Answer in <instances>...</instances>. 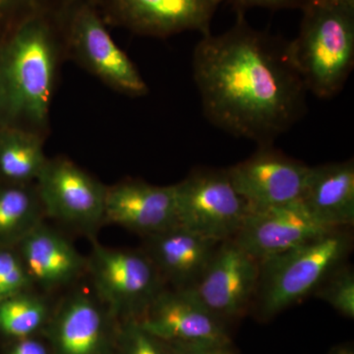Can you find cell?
<instances>
[{"mask_svg":"<svg viewBox=\"0 0 354 354\" xmlns=\"http://www.w3.org/2000/svg\"><path fill=\"white\" fill-rule=\"evenodd\" d=\"M6 354H51L44 335L12 342Z\"/></svg>","mask_w":354,"mask_h":354,"instance_id":"obj_27","label":"cell"},{"mask_svg":"<svg viewBox=\"0 0 354 354\" xmlns=\"http://www.w3.org/2000/svg\"><path fill=\"white\" fill-rule=\"evenodd\" d=\"M316 297L327 302L342 316L354 318V272L342 264L327 277L314 291Z\"/></svg>","mask_w":354,"mask_h":354,"instance_id":"obj_22","label":"cell"},{"mask_svg":"<svg viewBox=\"0 0 354 354\" xmlns=\"http://www.w3.org/2000/svg\"><path fill=\"white\" fill-rule=\"evenodd\" d=\"M35 286L55 290L71 285L87 272V259L64 236L39 223L17 246Z\"/></svg>","mask_w":354,"mask_h":354,"instance_id":"obj_17","label":"cell"},{"mask_svg":"<svg viewBox=\"0 0 354 354\" xmlns=\"http://www.w3.org/2000/svg\"><path fill=\"white\" fill-rule=\"evenodd\" d=\"M44 216L36 186L0 183V246H17Z\"/></svg>","mask_w":354,"mask_h":354,"instance_id":"obj_20","label":"cell"},{"mask_svg":"<svg viewBox=\"0 0 354 354\" xmlns=\"http://www.w3.org/2000/svg\"><path fill=\"white\" fill-rule=\"evenodd\" d=\"M87 259L95 297L120 322L138 320L167 288L157 267L143 250L109 248L93 241Z\"/></svg>","mask_w":354,"mask_h":354,"instance_id":"obj_5","label":"cell"},{"mask_svg":"<svg viewBox=\"0 0 354 354\" xmlns=\"http://www.w3.org/2000/svg\"><path fill=\"white\" fill-rule=\"evenodd\" d=\"M227 2L237 14H244L249 9L266 8L270 10L281 9H302L309 0H223Z\"/></svg>","mask_w":354,"mask_h":354,"instance_id":"obj_25","label":"cell"},{"mask_svg":"<svg viewBox=\"0 0 354 354\" xmlns=\"http://www.w3.org/2000/svg\"><path fill=\"white\" fill-rule=\"evenodd\" d=\"M353 247L351 228L324 232L290 250L261 261L252 306L262 320L301 301L344 264Z\"/></svg>","mask_w":354,"mask_h":354,"instance_id":"obj_4","label":"cell"},{"mask_svg":"<svg viewBox=\"0 0 354 354\" xmlns=\"http://www.w3.org/2000/svg\"><path fill=\"white\" fill-rule=\"evenodd\" d=\"M36 187L44 215L90 236L104 223L106 186L66 158H48Z\"/></svg>","mask_w":354,"mask_h":354,"instance_id":"obj_8","label":"cell"},{"mask_svg":"<svg viewBox=\"0 0 354 354\" xmlns=\"http://www.w3.org/2000/svg\"><path fill=\"white\" fill-rule=\"evenodd\" d=\"M174 190L178 225L207 239H234L250 213L227 169L199 167L174 184Z\"/></svg>","mask_w":354,"mask_h":354,"instance_id":"obj_6","label":"cell"},{"mask_svg":"<svg viewBox=\"0 0 354 354\" xmlns=\"http://www.w3.org/2000/svg\"><path fill=\"white\" fill-rule=\"evenodd\" d=\"M116 354H172L171 346L144 329L137 320L121 321Z\"/></svg>","mask_w":354,"mask_h":354,"instance_id":"obj_23","label":"cell"},{"mask_svg":"<svg viewBox=\"0 0 354 354\" xmlns=\"http://www.w3.org/2000/svg\"><path fill=\"white\" fill-rule=\"evenodd\" d=\"M192 66L205 118L235 137L272 145L306 113L308 91L288 41L255 29L244 14L227 31L202 36Z\"/></svg>","mask_w":354,"mask_h":354,"instance_id":"obj_1","label":"cell"},{"mask_svg":"<svg viewBox=\"0 0 354 354\" xmlns=\"http://www.w3.org/2000/svg\"><path fill=\"white\" fill-rule=\"evenodd\" d=\"M44 295L23 291L0 301V335L10 341L43 335L53 313Z\"/></svg>","mask_w":354,"mask_h":354,"instance_id":"obj_21","label":"cell"},{"mask_svg":"<svg viewBox=\"0 0 354 354\" xmlns=\"http://www.w3.org/2000/svg\"><path fill=\"white\" fill-rule=\"evenodd\" d=\"M329 354H354L353 346H341L335 348Z\"/></svg>","mask_w":354,"mask_h":354,"instance_id":"obj_29","label":"cell"},{"mask_svg":"<svg viewBox=\"0 0 354 354\" xmlns=\"http://www.w3.org/2000/svg\"><path fill=\"white\" fill-rule=\"evenodd\" d=\"M223 0H106L109 17L144 36L167 38L179 32H211Z\"/></svg>","mask_w":354,"mask_h":354,"instance_id":"obj_13","label":"cell"},{"mask_svg":"<svg viewBox=\"0 0 354 354\" xmlns=\"http://www.w3.org/2000/svg\"><path fill=\"white\" fill-rule=\"evenodd\" d=\"M120 324L95 295L75 292L53 309L43 335L51 354H116Z\"/></svg>","mask_w":354,"mask_h":354,"instance_id":"obj_9","label":"cell"},{"mask_svg":"<svg viewBox=\"0 0 354 354\" xmlns=\"http://www.w3.org/2000/svg\"><path fill=\"white\" fill-rule=\"evenodd\" d=\"M309 169L272 144L258 146L253 155L227 169L234 189L256 212L299 200Z\"/></svg>","mask_w":354,"mask_h":354,"instance_id":"obj_10","label":"cell"},{"mask_svg":"<svg viewBox=\"0 0 354 354\" xmlns=\"http://www.w3.org/2000/svg\"><path fill=\"white\" fill-rule=\"evenodd\" d=\"M22 2L23 0H0V21L15 12Z\"/></svg>","mask_w":354,"mask_h":354,"instance_id":"obj_28","label":"cell"},{"mask_svg":"<svg viewBox=\"0 0 354 354\" xmlns=\"http://www.w3.org/2000/svg\"><path fill=\"white\" fill-rule=\"evenodd\" d=\"M66 38L80 62L104 83L124 94H147L143 77L111 38L95 0H77L70 6Z\"/></svg>","mask_w":354,"mask_h":354,"instance_id":"obj_7","label":"cell"},{"mask_svg":"<svg viewBox=\"0 0 354 354\" xmlns=\"http://www.w3.org/2000/svg\"><path fill=\"white\" fill-rule=\"evenodd\" d=\"M172 354H239L232 342L200 344H169Z\"/></svg>","mask_w":354,"mask_h":354,"instance_id":"obj_26","label":"cell"},{"mask_svg":"<svg viewBox=\"0 0 354 354\" xmlns=\"http://www.w3.org/2000/svg\"><path fill=\"white\" fill-rule=\"evenodd\" d=\"M299 201L327 230L354 225V162L310 167Z\"/></svg>","mask_w":354,"mask_h":354,"instance_id":"obj_18","label":"cell"},{"mask_svg":"<svg viewBox=\"0 0 354 354\" xmlns=\"http://www.w3.org/2000/svg\"><path fill=\"white\" fill-rule=\"evenodd\" d=\"M34 288L17 248L0 246V301Z\"/></svg>","mask_w":354,"mask_h":354,"instance_id":"obj_24","label":"cell"},{"mask_svg":"<svg viewBox=\"0 0 354 354\" xmlns=\"http://www.w3.org/2000/svg\"><path fill=\"white\" fill-rule=\"evenodd\" d=\"M73 2L32 7L14 19L0 46V127L35 131L48 122L58 31Z\"/></svg>","mask_w":354,"mask_h":354,"instance_id":"obj_2","label":"cell"},{"mask_svg":"<svg viewBox=\"0 0 354 354\" xmlns=\"http://www.w3.org/2000/svg\"><path fill=\"white\" fill-rule=\"evenodd\" d=\"M260 263L232 239L221 242L201 279L190 290L209 312L227 323L252 306Z\"/></svg>","mask_w":354,"mask_h":354,"instance_id":"obj_11","label":"cell"},{"mask_svg":"<svg viewBox=\"0 0 354 354\" xmlns=\"http://www.w3.org/2000/svg\"><path fill=\"white\" fill-rule=\"evenodd\" d=\"M323 227L297 201L250 212L232 241L254 259H268L315 239Z\"/></svg>","mask_w":354,"mask_h":354,"instance_id":"obj_14","label":"cell"},{"mask_svg":"<svg viewBox=\"0 0 354 354\" xmlns=\"http://www.w3.org/2000/svg\"><path fill=\"white\" fill-rule=\"evenodd\" d=\"M48 160L38 133L21 127H0L1 183L32 184Z\"/></svg>","mask_w":354,"mask_h":354,"instance_id":"obj_19","label":"cell"},{"mask_svg":"<svg viewBox=\"0 0 354 354\" xmlns=\"http://www.w3.org/2000/svg\"><path fill=\"white\" fill-rule=\"evenodd\" d=\"M220 244L176 225L145 237L143 251L157 267L165 285L186 290L196 286Z\"/></svg>","mask_w":354,"mask_h":354,"instance_id":"obj_16","label":"cell"},{"mask_svg":"<svg viewBox=\"0 0 354 354\" xmlns=\"http://www.w3.org/2000/svg\"><path fill=\"white\" fill-rule=\"evenodd\" d=\"M291 59L308 93L320 99L339 94L354 65V0H309Z\"/></svg>","mask_w":354,"mask_h":354,"instance_id":"obj_3","label":"cell"},{"mask_svg":"<svg viewBox=\"0 0 354 354\" xmlns=\"http://www.w3.org/2000/svg\"><path fill=\"white\" fill-rule=\"evenodd\" d=\"M137 321L169 344L232 342L227 323L209 312L190 290L164 288Z\"/></svg>","mask_w":354,"mask_h":354,"instance_id":"obj_12","label":"cell"},{"mask_svg":"<svg viewBox=\"0 0 354 354\" xmlns=\"http://www.w3.org/2000/svg\"><path fill=\"white\" fill-rule=\"evenodd\" d=\"M104 221L144 239L178 225L174 184L158 186L129 179L106 187Z\"/></svg>","mask_w":354,"mask_h":354,"instance_id":"obj_15","label":"cell"}]
</instances>
